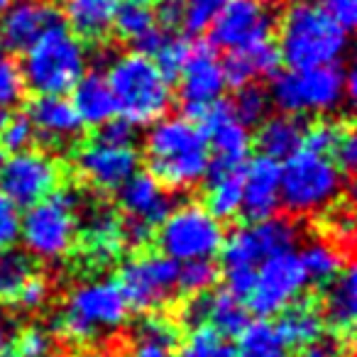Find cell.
I'll list each match as a JSON object with an SVG mask.
<instances>
[{
	"mask_svg": "<svg viewBox=\"0 0 357 357\" xmlns=\"http://www.w3.org/2000/svg\"><path fill=\"white\" fill-rule=\"evenodd\" d=\"M211 184L206 191V208L211 215L223 223L243 211V169L233 172H215L208 174Z\"/></svg>",
	"mask_w": 357,
	"mask_h": 357,
	"instance_id": "cell-29",
	"label": "cell"
},
{
	"mask_svg": "<svg viewBox=\"0 0 357 357\" xmlns=\"http://www.w3.org/2000/svg\"><path fill=\"white\" fill-rule=\"evenodd\" d=\"M20 240V208L0 194V252L13 250Z\"/></svg>",
	"mask_w": 357,
	"mask_h": 357,
	"instance_id": "cell-44",
	"label": "cell"
},
{
	"mask_svg": "<svg viewBox=\"0 0 357 357\" xmlns=\"http://www.w3.org/2000/svg\"><path fill=\"white\" fill-rule=\"evenodd\" d=\"M61 186V164L45 149H22L0 167V194L17 208L40 204Z\"/></svg>",
	"mask_w": 357,
	"mask_h": 357,
	"instance_id": "cell-11",
	"label": "cell"
},
{
	"mask_svg": "<svg viewBox=\"0 0 357 357\" xmlns=\"http://www.w3.org/2000/svg\"><path fill=\"white\" fill-rule=\"evenodd\" d=\"M301 357H340V355H337V350L333 345H321V342H316V345L306 347Z\"/></svg>",
	"mask_w": 357,
	"mask_h": 357,
	"instance_id": "cell-52",
	"label": "cell"
},
{
	"mask_svg": "<svg viewBox=\"0 0 357 357\" xmlns=\"http://www.w3.org/2000/svg\"><path fill=\"white\" fill-rule=\"evenodd\" d=\"M274 328L282 335V340L287 342V347L306 350V347L316 345L326 333L321 303H316L313 298H296L279 313V321L274 323Z\"/></svg>",
	"mask_w": 357,
	"mask_h": 357,
	"instance_id": "cell-25",
	"label": "cell"
},
{
	"mask_svg": "<svg viewBox=\"0 0 357 357\" xmlns=\"http://www.w3.org/2000/svg\"><path fill=\"white\" fill-rule=\"evenodd\" d=\"M128 357H174L169 347H162V345H154V342H142L137 340V345L130 350Z\"/></svg>",
	"mask_w": 357,
	"mask_h": 357,
	"instance_id": "cell-51",
	"label": "cell"
},
{
	"mask_svg": "<svg viewBox=\"0 0 357 357\" xmlns=\"http://www.w3.org/2000/svg\"><path fill=\"white\" fill-rule=\"evenodd\" d=\"M6 118H8V110L0 108V130H3V123H6Z\"/></svg>",
	"mask_w": 357,
	"mask_h": 357,
	"instance_id": "cell-56",
	"label": "cell"
},
{
	"mask_svg": "<svg viewBox=\"0 0 357 357\" xmlns=\"http://www.w3.org/2000/svg\"><path fill=\"white\" fill-rule=\"evenodd\" d=\"M81 196L74 189L59 186L40 204L20 215V240L27 255L42 262H59L74 250L79 238Z\"/></svg>",
	"mask_w": 357,
	"mask_h": 357,
	"instance_id": "cell-8",
	"label": "cell"
},
{
	"mask_svg": "<svg viewBox=\"0 0 357 357\" xmlns=\"http://www.w3.org/2000/svg\"><path fill=\"white\" fill-rule=\"evenodd\" d=\"M298 240V230L291 220L272 218L255 220V223L238 228L223 240L220 248V264H223L225 289L233 296L248 298L252 291L255 274L264 259L294 250Z\"/></svg>",
	"mask_w": 357,
	"mask_h": 357,
	"instance_id": "cell-4",
	"label": "cell"
},
{
	"mask_svg": "<svg viewBox=\"0 0 357 357\" xmlns=\"http://www.w3.org/2000/svg\"><path fill=\"white\" fill-rule=\"evenodd\" d=\"M178 264L159 252H144L123 262L118 287L130 308L139 313H154L176 294Z\"/></svg>",
	"mask_w": 357,
	"mask_h": 357,
	"instance_id": "cell-12",
	"label": "cell"
},
{
	"mask_svg": "<svg viewBox=\"0 0 357 357\" xmlns=\"http://www.w3.org/2000/svg\"><path fill=\"white\" fill-rule=\"evenodd\" d=\"M35 142V130L32 123L27 120L25 113L20 115H8L3 130H0V149L3 152H22V149H30V144Z\"/></svg>",
	"mask_w": 357,
	"mask_h": 357,
	"instance_id": "cell-41",
	"label": "cell"
},
{
	"mask_svg": "<svg viewBox=\"0 0 357 357\" xmlns=\"http://www.w3.org/2000/svg\"><path fill=\"white\" fill-rule=\"evenodd\" d=\"M149 174L164 189L189 191L208 176L211 149L206 132L184 115L152 123L144 139Z\"/></svg>",
	"mask_w": 357,
	"mask_h": 357,
	"instance_id": "cell-1",
	"label": "cell"
},
{
	"mask_svg": "<svg viewBox=\"0 0 357 357\" xmlns=\"http://www.w3.org/2000/svg\"><path fill=\"white\" fill-rule=\"evenodd\" d=\"M331 159L337 164L342 174H350L357 164V137L352 132V128L342 125L340 132H337V139L331 149Z\"/></svg>",
	"mask_w": 357,
	"mask_h": 357,
	"instance_id": "cell-47",
	"label": "cell"
},
{
	"mask_svg": "<svg viewBox=\"0 0 357 357\" xmlns=\"http://www.w3.org/2000/svg\"><path fill=\"white\" fill-rule=\"evenodd\" d=\"M181 15H184V0H157L154 6V20L164 32L178 30Z\"/></svg>",
	"mask_w": 357,
	"mask_h": 357,
	"instance_id": "cell-50",
	"label": "cell"
},
{
	"mask_svg": "<svg viewBox=\"0 0 357 357\" xmlns=\"http://www.w3.org/2000/svg\"><path fill=\"white\" fill-rule=\"evenodd\" d=\"M22 96H25V81H22L20 66L10 56L0 54V108H13L20 103Z\"/></svg>",
	"mask_w": 357,
	"mask_h": 357,
	"instance_id": "cell-42",
	"label": "cell"
},
{
	"mask_svg": "<svg viewBox=\"0 0 357 357\" xmlns=\"http://www.w3.org/2000/svg\"><path fill=\"white\" fill-rule=\"evenodd\" d=\"M81 178L96 191H118L139 169V152L135 144H110L93 137L74 154Z\"/></svg>",
	"mask_w": 357,
	"mask_h": 357,
	"instance_id": "cell-15",
	"label": "cell"
},
{
	"mask_svg": "<svg viewBox=\"0 0 357 357\" xmlns=\"http://www.w3.org/2000/svg\"><path fill=\"white\" fill-rule=\"evenodd\" d=\"M223 64V76L225 86H233V89H243L248 84H255L257 79H272L274 74H279V66H282V54H279L277 42L262 40L255 42L243 50L228 52Z\"/></svg>",
	"mask_w": 357,
	"mask_h": 357,
	"instance_id": "cell-23",
	"label": "cell"
},
{
	"mask_svg": "<svg viewBox=\"0 0 357 357\" xmlns=\"http://www.w3.org/2000/svg\"><path fill=\"white\" fill-rule=\"evenodd\" d=\"M13 0H0V13H6L8 10V6H10Z\"/></svg>",
	"mask_w": 357,
	"mask_h": 357,
	"instance_id": "cell-55",
	"label": "cell"
},
{
	"mask_svg": "<svg viewBox=\"0 0 357 357\" xmlns=\"http://www.w3.org/2000/svg\"><path fill=\"white\" fill-rule=\"evenodd\" d=\"M342 125L337 123H328V120H321V123H313L308 128H303V142L301 147L313 149V152H321L331 157V149L337 139V132H340Z\"/></svg>",
	"mask_w": 357,
	"mask_h": 357,
	"instance_id": "cell-43",
	"label": "cell"
},
{
	"mask_svg": "<svg viewBox=\"0 0 357 357\" xmlns=\"http://www.w3.org/2000/svg\"><path fill=\"white\" fill-rule=\"evenodd\" d=\"M201 130L206 132L211 149V164L208 174L215 172H233L243 169L252 149V135L248 125H243L235 118L230 100H215L204 110L199 118Z\"/></svg>",
	"mask_w": 357,
	"mask_h": 357,
	"instance_id": "cell-14",
	"label": "cell"
},
{
	"mask_svg": "<svg viewBox=\"0 0 357 357\" xmlns=\"http://www.w3.org/2000/svg\"><path fill=\"white\" fill-rule=\"evenodd\" d=\"M176 357H235V345L211 326H199L178 342Z\"/></svg>",
	"mask_w": 357,
	"mask_h": 357,
	"instance_id": "cell-34",
	"label": "cell"
},
{
	"mask_svg": "<svg viewBox=\"0 0 357 357\" xmlns=\"http://www.w3.org/2000/svg\"><path fill=\"white\" fill-rule=\"evenodd\" d=\"M235 357H289V347L277 333L274 323H250L238 335Z\"/></svg>",
	"mask_w": 357,
	"mask_h": 357,
	"instance_id": "cell-32",
	"label": "cell"
},
{
	"mask_svg": "<svg viewBox=\"0 0 357 357\" xmlns=\"http://www.w3.org/2000/svg\"><path fill=\"white\" fill-rule=\"evenodd\" d=\"M10 318L6 316V311L0 308V352H6L8 350V342H10Z\"/></svg>",
	"mask_w": 357,
	"mask_h": 357,
	"instance_id": "cell-53",
	"label": "cell"
},
{
	"mask_svg": "<svg viewBox=\"0 0 357 357\" xmlns=\"http://www.w3.org/2000/svg\"><path fill=\"white\" fill-rule=\"evenodd\" d=\"M118 208L123 220L157 230V225L172 213L174 199L149 172H135L118 189Z\"/></svg>",
	"mask_w": 357,
	"mask_h": 357,
	"instance_id": "cell-18",
	"label": "cell"
},
{
	"mask_svg": "<svg viewBox=\"0 0 357 357\" xmlns=\"http://www.w3.org/2000/svg\"><path fill=\"white\" fill-rule=\"evenodd\" d=\"M191 52H194V42H191L189 37L164 35L162 45L157 47L152 59H154V64L159 66V71H162L169 81H174V79H178L181 71H184V66L189 64Z\"/></svg>",
	"mask_w": 357,
	"mask_h": 357,
	"instance_id": "cell-36",
	"label": "cell"
},
{
	"mask_svg": "<svg viewBox=\"0 0 357 357\" xmlns=\"http://www.w3.org/2000/svg\"><path fill=\"white\" fill-rule=\"evenodd\" d=\"M262 3H264V0H262Z\"/></svg>",
	"mask_w": 357,
	"mask_h": 357,
	"instance_id": "cell-58",
	"label": "cell"
},
{
	"mask_svg": "<svg viewBox=\"0 0 357 357\" xmlns=\"http://www.w3.org/2000/svg\"><path fill=\"white\" fill-rule=\"evenodd\" d=\"M306 284V272L294 250L274 255L257 267L252 291L248 296V311L257 313L259 318L279 316L289 303L301 298Z\"/></svg>",
	"mask_w": 357,
	"mask_h": 357,
	"instance_id": "cell-13",
	"label": "cell"
},
{
	"mask_svg": "<svg viewBox=\"0 0 357 357\" xmlns=\"http://www.w3.org/2000/svg\"><path fill=\"white\" fill-rule=\"evenodd\" d=\"M25 115L32 123L35 137H42L50 147L71 142L84 130V123L66 96H35L27 103Z\"/></svg>",
	"mask_w": 357,
	"mask_h": 357,
	"instance_id": "cell-22",
	"label": "cell"
},
{
	"mask_svg": "<svg viewBox=\"0 0 357 357\" xmlns=\"http://www.w3.org/2000/svg\"><path fill=\"white\" fill-rule=\"evenodd\" d=\"M135 333H137V340L154 342V345L169 347V350L178 342V328L167 316H159V313H147L137 323V331Z\"/></svg>",
	"mask_w": 357,
	"mask_h": 357,
	"instance_id": "cell-40",
	"label": "cell"
},
{
	"mask_svg": "<svg viewBox=\"0 0 357 357\" xmlns=\"http://www.w3.org/2000/svg\"><path fill=\"white\" fill-rule=\"evenodd\" d=\"M321 311L323 321L335 333L337 340H350L357 318V279L352 264H345L340 274L328 284Z\"/></svg>",
	"mask_w": 357,
	"mask_h": 357,
	"instance_id": "cell-24",
	"label": "cell"
},
{
	"mask_svg": "<svg viewBox=\"0 0 357 357\" xmlns=\"http://www.w3.org/2000/svg\"><path fill=\"white\" fill-rule=\"evenodd\" d=\"M282 164L269 157H255L243 167V211L250 220H267L277 215L282 206L279 196Z\"/></svg>",
	"mask_w": 357,
	"mask_h": 357,
	"instance_id": "cell-20",
	"label": "cell"
},
{
	"mask_svg": "<svg viewBox=\"0 0 357 357\" xmlns=\"http://www.w3.org/2000/svg\"><path fill=\"white\" fill-rule=\"evenodd\" d=\"M206 326H211L225 337H238L250 326V311L243 303V298L233 296L228 289H220L213 294L208 291Z\"/></svg>",
	"mask_w": 357,
	"mask_h": 357,
	"instance_id": "cell-30",
	"label": "cell"
},
{
	"mask_svg": "<svg viewBox=\"0 0 357 357\" xmlns=\"http://www.w3.org/2000/svg\"><path fill=\"white\" fill-rule=\"evenodd\" d=\"M238 93H235V100L230 103V108H233L235 118L240 120L243 125H259L264 118H267L269 113V96L267 91L262 89V86L257 84H248L243 86V89H235Z\"/></svg>",
	"mask_w": 357,
	"mask_h": 357,
	"instance_id": "cell-38",
	"label": "cell"
},
{
	"mask_svg": "<svg viewBox=\"0 0 357 357\" xmlns=\"http://www.w3.org/2000/svg\"><path fill=\"white\" fill-rule=\"evenodd\" d=\"M76 240H81V252L93 267H108L118 262L125 250L123 218L118 211L98 206L86 215V223Z\"/></svg>",
	"mask_w": 357,
	"mask_h": 357,
	"instance_id": "cell-21",
	"label": "cell"
},
{
	"mask_svg": "<svg viewBox=\"0 0 357 357\" xmlns=\"http://www.w3.org/2000/svg\"><path fill=\"white\" fill-rule=\"evenodd\" d=\"M113 27L120 40H128L135 47L142 37H147L152 30H157L159 25L154 20L152 3H147V0H123L118 10H115Z\"/></svg>",
	"mask_w": 357,
	"mask_h": 357,
	"instance_id": "cell-31",
	"label": "cell"
},
{
	"mask_svg": "<svg viewBox=\"0 0 357 357\" xmlns=\"http://www.w3.org/2000/svg\"><path fill=\"white\" fill-rule=\"evenodd\" d=\"M220 272L211 259H191V262H181L178 264V274H176V291L181 294H204L211 291L218 282Z\"/></svg>",
	"mask_w": 357,
	"mask_h": 357,
	"instance_id": "cell-37",
	"label": "cell"
},
{
	"mask_svg": "<svg viewBox=\"0 0 357 357\" xmlns=\"http://www.w3.org/2000/svg\"><path fill=\"white\" fill-rule=\"evenodd\" d=\"M32 272H35L32 259L25 252H20L15 248L0 252V301L13 303L15 294L20 291V287Z\"/></svg>",
	"mask_w": 357,
	"mask_h": 357,
	"instance_id": "cell-35",
	"label": "cell"
},
{
	"mask_svg": "<svg viewBox=\"0 0 357 357\" xmlns=\"http://www.w3.org/2000/svg\"><path fill=\"white\" fill-rule=\"evenodd\" d=\"M15 350L25 357H47L52 352V337L45 328L30 326L15 337Z\"/></svg>",
	"mask_w": 357,
	"mask_h": 357,
	"instance_id": "cell-46",
	"label": "cell"
},
{
	"mask_svg": "<svg viewBox=\"0 0 357 357\" xmlns=\"http://www.w3.org/2000/svg\"><path fill=\"white\" fill-rule=\"evenodd\" d=\"M3 162H6V152L0 149V167H3Z\"/></svg>",
	"mask_w": 357,
	"mask_h": 357,
	"instance_id": "cell-57",
	"label": "cell"
},
{
	"mask_svg": "<svg viewBox=\"0 0 357 357\" xmlns=\"http://www.w3.org/2000/svg\"><path fill=\"white\" fill-rule=\"evenodd\" d=\"M93 137L103 139V142H110V144H135V125L123 118H113L100 125Z\"/></svg>",
	"mask_w": 357,
	"mask_h": 357,
	"instance_id": "cell-48",
	"label": "cell"
},
{
	"mask_svg": "<svg viewBox=\"0 0 357 357\" xmlns=\"http://www.w3.org/2000/svg\"><path fill=\"white\" fill-rule=\"evenodd\" d=\"M0 357H25V355H20L17 350H6V352H0Z\"/></svg>",
	"mask_w": 357,
	"mask_h": 357,
	"instance_id": "cell-54",
	"label": "cell"
},
{
	"mask_svg": "<svg viewBox=\"0 0 357 357\" xmlns=\"http://www.w3.org/2000/svg\"><path fill=\"white\" fill-rule=\"evenodd\" d=\"M303 128L306 125L296 115H272L259 123V130L255 135L259 154L269 157L274 162H284L289 154H294L303 142Z\"/></svg>",
	"mask_w": 357,
	"mask_h": 357,
	"instance_id": "cell-28",
	"label": "cell"
},
{
	"mask_svg": "<svg viewBox=\"0 0 357 357\" xmlns=\"http://www.w3.org/2000/svg\"><path fill=\"white\" fill-rule=\"evenodd\" d=\"M108 86L113 91L118 115L132 125H152L167 118L172 108V81L159 71L152 56L142 52L118 54L108 66Z\"/></svg>",
	"mask_w": 357,
	"mask_h": 357,
	"instance_id": "cell-3",
	"label": "cell"
},
{
	"mask_svg": "<svg viewBox=\"0 0 357 357\" xmlns=\"http://www.w3.org/2000/svg\"><path fill=\"white\" fill-rule=\"evenodd\" d=\"M298 259H301L306 279L313 284H331L333 279L340 274V269L345 267L342 255L337 252L333 245L321 243V240L308 243L306 248H303V252L298 255Z\"/></svg>",
	"mask_w": 357,
	"mask_h": 357,
	"instance_id": "cell-33",
	"label": "cell"
},
{
	"mask_svg": "<svg viewBox=\"0 0 357 357\" xmlns=\"http://www.w3.org/2000/svg\"><path fill=\"white\" fill-rule=\"evenodd\" d=\"M61 25V13L47 0H17L10 3L0 20V42L13 52H25L47 30Z\"/></svg>",
	"mask_w": 357,
	"mask_h": 357,
	"instance_id": "cell-19",
	"label": "cell"
},
{
	"mask_svg": "<svg viewBox=\"0 0 357 357\" xmlns=\"http://www.w3.org/2000/svg\"><path fill=\"white\" fill-rule=\"evenodd\" d=\"M228 0H184V15H181V27L189 35L199 37L211 30L213 20Z\"/></svg>",
	"mask_w": 357,
	"mask_h": 357,
	"instance_id": "cell-39",
	"label": "cell"
},
{
	"mask_svg": "<svg viewBox=\"0 0 357 357\" xmlns=\"http://www.w3.org/2000/svg\"><path fill=\"white\" fill-rule=\"evenodd\" d=\"M274 27L272 10L262 0H228L211 25V45L225 52L269 40Z\"/></svg>",
	"mask_w": 357,
	"mask_h": 357,
	"instance_id": "cell-17",
	"label": "cell"
},
{
	"mask_svg": "<svg viewBox=\"0 0 357 357\" xmlns=\"http://www.w3.org/2000/svg\"><path fill=\"white\" fill-rule=\"evenodd\" d=\"M342 172L328 154L298 147L282 164L279 196L282 206L294 215L326 211L340 199Z\"/></svg>",
	"mask_w": 357,
	"mask_h": 357,
	"instance_id": "cell-9",
	"label": "cell"
},
{
	"mask_svg": "<svg viewBox=\"0 0 357 357\" xmlns=\"http://www.w3.org/2000/svg\"><path fill=\"white\" fill-rule=\"evenodd\" d=\"M223 223L201 204L174 206L172 213L154 230L159 255L174 259L176 264L191 259H213L223 248Z\"/></svg>",
	"mask_w": 357,
	"mask_h": 357,
	"instance_id": "cell-10",
	"label": "cell"
},
{
	"mask_svg": "<svg viewBox=\"0 0 357 357\" xmlns=\"http://www.w3.org/2000/svg\"><path fill=\"white\" fill-rule=\"evenodd\" d=\"M71 93H74L71 105L84 125L100 128L108 120L118 118V105H115L108 79L98 71H86L79 79V84L71 89Z\"/></svg>",
	"mask_w": 357,
	"mask_h": 357,
	"instance_id": "cell-26",
	"label": "cell"
},
{
	"mask_svg": "<svg viewBox=\"0 0 357 357\" xmlns=\"http://www.w3.org/2000/svg\"><path fill=\"white\" fill-rule=\"evenodd\" d=\"M323 10L331 15L333 22L342 27L345 32H350L357 22V0H323Z\"/></svg>",
	"mask_w": 357,
	"mask_h": 357,
	"instance_id": "cell-49",
	"label": "cell"
},
{
	"mask_svg": "<svg viewBox=\"0 0 357 357\" xmlns=\"http://www.w3.org/2000/svg\"><path fill=\"white\" fill-rule=\"evenodd\" d=\"M223 64H220L213 45L194 42L189 64L178 74V93H181V105H184V118L199 120L211 103L223 98Z\"/></svg>",
	"mask_w": 357,
	"mask_h": 357,
	"instance_id": "cell-16",
	"label": "cell"
},
{
	"mask_svg": "<svg viewBox=\"0 0 357 357\" xmlns=\"http://www.w3.org/2000/svg\"><path fill=\"white\" fill-rule=\"evenodd\" d=\"M269 103L284 115L331 113L345 98L355 96V74L337 64L313 69H289L272 76Z\"/></svg>",
	"mask_w": 357,
	"mask_h": 357,
	"instance_id": "cell-7",
	"label": "cell"
},
{
	"mask_svg": "<svg viewBox=\"0 0 357 357\" xmlns=\"http://www.w3.org/2000/svg\"><path fill=\"white\" fill-rule=\"evenodd\" d=\"M89 71V52L84 40L61 25L47 30L35 45L22 52L20 74L25 89L37 96L71 93L81 76Z\"/></svg>",
	"mask_w": 357,
	"mask_h": 357,
	"instance_id": "cell-5",
	"label": "cell"
},
{
	"mask_svg": "<svg viewBox=\"0 0 357 357\" xmlns=\"http://www.w3.org/2000/svg\"><path fill=\"white\" fill-rule=\"evenodd\" d=\"M47 298H50V282H47L45 277H40V274L32 272L30 277L25 279V284L20 287V291L15 294L13 303H17V306L25 308V311H37V308L45 306Z\"/></svg>",
	"mask_w": 357,
	"mask_h": 357,
	"instance_id": "cell-45",
	"label": "cell"
},
{
	"mask_svg": "<svg viewBox=\"0 0 357 357\" xmlns=\"http://www.w3.org/2000/svg\"><path fill=\"white\" fill-rule=\"evenodd\" d=\"M279 54L291 69L331 66L347 50V32L313 0H294L279 20Z\"/></svg>",
	"mask_w": 357,
	"mask_h": 357,
	"instance_id": "cell-2",
	"label": "cell"
},
{
	"mask_svg": "<svg viewBox=\"0 0 357 357\" xmlns=\"http://www.w3.org/2000/svg\"><path fill=\"white\" fill-rule=\"evenodd\" d=\"M123 0H64V17L79 40L98 42L113 27L115 10Z\"/></svg>",
	"mask_w": 357,
	"mask_h": 357,
	"instance_id": "cell-27",
	"label": "cell"
},
{
	"mask_svg": "<svg viewBox=\"0 0 357 357\" xmlns=\"http://www.w3.org/2000/svg\"><path fill=\"white\" fill-rule=\"evenodd\" d=\"M130 316L115 279H93L74 287L54 318V331L71 342H91L118 331Z\"/></svg>",
	"mask_w": 357,
	"mask_h": 357,
	"instance_id": "cell-6",
	"label": "cell"
}]
</instances>
